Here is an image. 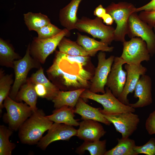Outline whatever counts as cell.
<instances>
[{"label": "cell", "mask_w": 155, "mask_h": 155, "mask_svg": "<svg viewBox=\"0 0 155 155\" xmlns=\"http://www.w3.org/2000/svg\"><path fill=\"white\" fill-rule=\"evenodd\" d=\"M52 65L47 70L49 79L60 90L89 89L95 71L89 56H73L55 51Z\"/></svg>", "instance_id": "6da1fadb"}, {"label": "cell", "mask_w": 155, "mask_h": 155, "mask_svg": "<svg viewBox=\"0 0 155 155\" xmlns=\"http://www.w3.org/2000/svg\"><path fill=\"white\" fill-rule=\"evenodd\" d=\"M53 122L48 119L42 110L38 109L33 112L19 129L21 142L29 145L37 144Z\"/></svg>", "instance_id": "7a4b0ae2"}, {"label": "cell", "mask_w": 155, "mask_h": 155, "mask_svg": "<svg viewBox=\"0 0 155 155\" xmlns=\"http://www.w3.org/2000/svg\"><path fill=\"white\" fill-rule=\"evenodd\" d=\"M104 93L99 94L86 89L80 97L84 100H92L101 104L103 109H100V111L104 115H113L125 112H135V108L120 102L108 88L106 87Z\"/></svg>", "instance_id": "3957f363"}, {"label": "cell", "mask_w": 155, "mask_h": 155, "mask_svg": "<svg viewBox=\"0 0 155 155\" xmlns=\"http://www.w3.org/2000/svg\"><path fill=\"white\" fill-rule=\"evenodd\" d=\"M136 8L132 4L126 2L111 3L106 8V13L112 17L117 24L114 31V40L123 42L127 34L128 20Z\"/></svg>", "instance_id": "277c9868"}, {"label": "cell", "mask_w": 155, "mask_h": 155, "mask_svg": "<svg viewBox=\"0 0 155 155\" xmlns=\"http://www.w3.org/2000/svg\"><path fill=\"white\" fill-rule=\"evenodd\" d=\"M76 29L80 31L87 32L94 38L101 40L100 41L108 45L114 40L113 27L104 24L102 18L96 17L90 19L82 17L78 19L76 24Z\"/></svg>", "instance_id": "5b68a950"}, {"label": "cell", "mask_w": 155, "mask_h": 155, "mask_svg": "<svg viewBox=\"0 0 155 155\" xmlns=\"http://www.w3.org/2000/svg\"><path fill=\"white\" fill-rule=\"evenodd\" d=\"M69 31L65 28L49 38L41 39L34 38L30 46L31 56L41 64H44L46 58L55 50L63 38L69 35Z\"/></svg>", "instance_id": "8992f818"}, {"label": "cell", "mask_w": 155, "mask_h": 155, "mask_svg": "<svg viewBox=\"0 0 155 155\" xmlns=\"http://www.w3.org/2000/svg\"><path fill=\"white\" fill-rule=\"evenodd\" d=\"M30 46L29 43L24 57L14 62L15 80L9 96L14 100L21 86L26 82L30 70L33 68L39 69L41 67V63L31 56Z\"/></svg>", "instance_id": "52a82bcc"}, {"label": "cell", "mask_w": 155, "mask_h": 155, "mask_svg": "<svg viewBox=\"0 0 155 155\" xmlns=\"http://www.w3.org/2000/svg\"><path fill=\"white\" fill-rule=\"evenodd\" d=\"M3 105L7 111L5 117L9 127L13 131L19 129L33 113L26 103L17 102L9 96L4 100Z\"/></svg>", "instance_id": "ba28073f"}, {"label": "cell", "mask_w": 155, "mask_h": 155, "mask_svg": "<svg viewBox=\"0 0 155 155\" xmlns=\"http://www.w3.org/2000/svg\"><path fill=\"white\" fill-rule=\"evenodd\" d=\"M123 52L120 57L126 64L139 65L142 62L150 60V54L146 42L141 38L134 37L123 42Z\"/></svg>", "instance_id": "9c48e42d"}, {"label": "cell", "mask_w": 155, "mask_h": 155, "mask_svg": "<svg viewBox=\"0 0 155 155\" xmlns=\"http://www.w3.org/2000/svg\"><path fill=\"white\" fill-rule=\"evenodd\" d=\"M137 12L132 13L128 20L127 34L131 38L140 37L144 41L151 56L155 54V34L152 28L142 21Z\"/></svg>", "instance_id": "30bf717a"}, {"label": "cell", "mask_w": 155, "mask_h": 155, "mask_svg": "<svg viewBox=\"0 0 155 155\" xmlns=\"http://www.w3.org/2000/svg\"><path fill=\"white\" fill-rule=\"evenodd\" d=\"M115 57L111 56L106 58L105 53L100 51L97 55L98 65L93 77L90 80L89 90L91 92L104 94L108 75L111 71Z\"/></svg>", "instance_id": "8fae6325"}, {"label": "cell", "mask_w": 155, "mask_h": 155, "mask_svg": "<svg viewBox=\"0 0 155 155\" xmlns=\"http://www.w3.org/2000/svg\"><path fill=\"white\" fill-rule=\"evenodd\" d=\"M114 125L116 131L122 137H128L137 129L140 122L138 115L133 113L125 112L113 115H103Z\"/></svg>", "instance_id": "7c38bea8"}, {"label": "cell", "mask_w": 155, "mask_h": 155, "mask_svg": "<svg viewBox=\"0 0 155 155\" xmlns=\"http://www.w3.org/2000/svg\"><path fill=\"white\" fill-rule=\"evenodd\" d=\"M48 131L47 134L37 144V146L43 150L54 142L69 140L72 137L76 136L77 132V130L73 126L55 123H53Z\"/></svg>", "instance_id": "4fadbf2b"}, {"label": "cell", "mask_w": 155, "mask_h": 155, "mask_svg": "<svg viewBox=\"0 0 155 155\" xmlns=\"http://www.w3.org/2000/svg\"><path fill=\"white\" fill-rule=\"evenodd\" d=\"M125 64V62L120 57H115L106 84L117 98L122 93L126 82L127 73L123 69Z\"/></svg>", "instance_id": "5bb4252c"}, {"label": "cell", "mask_w": 155, "mask_h": 155, "mask_svg": "<svg viewBox=\"0 0 155 155\" xmlns=\"http://www.w3.org/2000/svg\"><path fill=\"white\" fill-rule=\"evenodd\" d=\"M125 68L127 73L126 82L122 93L117 98L123 104L129 105L127 96L134 90L140 77L146 74L147 69L141 64L136 65L127 64L125 65Z\"/></svg>", "instance_id": "9a60e30c"}, {"label": "cell", "mask_w": 155, "mask_h": 155, "mask_svg": "<svg viewBox=\"0 0 155 155\" xmlns=\"http://www.w3.org/2000/svg\"><path fill=\"white\" fill-rule=\"evenodd\" d=\"M152 80L150 76L145 74L140 77L134 90V97L138 100L129 105L135 108L149 105L152 103Z\"/></svg>", "instance_id": "2e32d148"}, {"label": "cell", "mask_w": 155, "mask_h": 155, "mask_svg": "<svg viewBox=\"0 0 155 155\" xmlns=\"http://www.w3.org/2000/svg\"><path fill=\"white\" fill-rule=\"evenodd\" d=\"M79 126L76 136L84 141L99 140L106 133L101 124L93 120H83L79 122Z\"/></svg>", "instance_id": "e0dca14e"}, {"label": "cell", "mask_w": 155, "mask_h": 155, "mask_svg": "<svg viewBox=\"0 0 155 155\" xmlns=\"http://www.w3.org/2000/svg\"><path fill=\"white\" fill-rule=\"evenodd\" d=\"M100 108H96L90 106L80 97L75 107L74 112L75 113L80 115L82 120H93L107 125H110L111 123L100 112Z\"/></svg>", "instance_id": "ac0fdd59"}, {"label": "cell", "mask_w": 155, "mask_h": 155, "mask_svg": "<svg viewBox=\"0 0 155 155\" xmlns=\"http://www.w3.org/2000/svg\"><path fill=\"white\" fill-rule=\"evenodd\" d=\"M82 0H71L59 11V18L61 25L69 31L76 29L75 25L78 19L77 13Z\"/></svg>", "instance_id": "d6986e66"}, {"label": "cell", "mask_w": 155, "mask_h": 155, "mask_svg": "<svg viewBox=\"0 0 155 155\" xmlns=\"http://www.w3.org/2000/svg\"><path fill=\"white\" fill-rule=\"evenodd\" d=\"M76 42L83 47L90 56H94L99 51L103 52H112L114 49L113 46H109L108 44L98 41L86 35L77 33Z\"/></svg>", "instance_id": "ffe728a7"}, {"label": "cell", "mask_w": 155, "mask_h": 155, "mask_svg": "<svg viewBox=\"0 0 155 155\" xmlns=\"http://www.w3.org/2000/svg\"><path fill=\"white\" fill-rule=\"evenodd\" d=\"M74 108L67 106L55 109L52 114L46 116L51 121L55 123H63L77 127L79 125L78 120L74 118Z\"/></svg>", "instance_id": "44dd1931"}, {"label": "cell", "mask_w": 155, "mask_h": 155, "mask_svg": "<svg viewBox=\"0 0 155 155\" xmlns=\"http://www.w3.org/2000/svg\"><path fill=\"white\" fill-rule=\"evenodd\" d=\"M85 90L81 88L66 91L60 90L52 100L54 107L57 109L67 106L74 108L81 94Z\"/></svg>", "instance_id": "7402d4cb"}, {"label": "cell", "mask_w": 155, "mask_h": 155, "mask_svg": "<svg viewBox=\"0 0 155 155\" xmlns=\"http://www.w3.org/2000/svg\"><path fill=\"white\" fill-rule=\"evenodd\" d=\"M35 84L28 78L21 86L15 99L17 102L24 101L32 108L33 112L38 109L36 107L38 95L34 88Z\"/></svg>", "instance_id": "603a6c76"}, {"label": "cell", "mask_w": 155, "mask_h": 155, "mask_svg": "<svg viewBox=\"0 0 155 155\" xmlns=\"http://www.w3.org/2000/svg\"><path fill=\"white\" fill-rule=\"evenodd\" d=\"M22 58L14 51L12 45L8 41L0 38V65L13 68L14 62Z\"/></svg>", "instance_id": "cb8c5ba5"}, {"label": "cell", "mask_w": 155, "mask_h": 155, "mask_svg": "<svg viewBox=\"0 0 155 155\" xmlns=\"http://www.w3.org/2000/svg\"><path fill=\"white\" fill-rule=\"evenodd\" d=\"M29 79L34 84L40 83L45 87L48 93V100H52L60 91L57 86L47 79L44 74L43 68L41 66Z\"/></svg>", "instance_id": "d4e9b609"}, {"label": "cell", "mask_w": 155, "mask_h": 155, "mask_svg": "<svg viewBox=\"0 0 155 155\" xmlns=\"http://www.w3.org/2000/svg\"><path fill=\"white\" fill-rule=\"evenodd\" d=\"M117 144L111 149L106 151L104 155H137L134 150L136 146L135 140L128 137L117 138Z\"/></svg>", "instance_id": "484cf974"}, {"label": "cell", "mask_w": 155, "mask_h": 155, "mask_svg": "<svg viewBox=\"0 0 155 155\" xmlns=\"http://www.w3.org/2000/svg\"><path fill=\"white\" fill-rule=\"evenodd\" d=\"M25 23L30 31H36L42 27L51 23L48 16L41 13L28 12L24 14Z\"/></svg>", "instance_id": "4316f807"}, {"label": "cell", "mask_w": 155, "mask_h": 155, "mask_svg": "<svg viewBox=\"0 0 155 155\" xmlns=\"http://www.w3.org/2000/svg\"><path fill=\"white\" fill-rule=\"evenodd\" d=\"M106 142V140L94 142L84 141L76 148L75 152L81 155L84 154L86 150H88L91 155H104L107 151Z\"/></svg>", "instance_id": "83f0119b"}, {"label": "cell", "mask_w": 155, "mask_h": 155, "mask_svg": "<svg viewBox=\"0 0 155 155\" xmlns=\"http://www.w3.org/2000/svg\"><path fill=\"white\" fill-rule=\"evenodd\" d=\"M58 47L60 52L69 55L73 56H89L83 47L76 42L73 41L65 37L61 40Z\"/></svg>", "instance_id": "f1b7e54d"}, {"label": "cell", "mask_w": 155, "mask_h": 155, "mask_svg": "<svg viewBox=\"0 0 155 155\" xmlns=\"http://www.w3.org/2000/svg\"><path fill=\"white\" fill-rule=\"evenodd\" d=\"M13 131L4 125L0 126V155H11L15 144L10 142L9 137Z\"/></svg>", "instance_id": "f546056e"}, {"label": "cell", "mask_w": 155, "mask_h": 155, "mask_svg": "<svg viewBox=\"0 0 155 155\" xmlns=\"http://www.w3.org/2000/svg\"><path fill=\"white\" fill-rule=\"evenodd\" d=\"M12 74H5L3 70L0 71V111L4 107L3 101L8 96L11 85L14 81Z\"/></svg>", "instance_id": "4dcf8cb0"}, {"label": "cell", "mask_w": 155, "mask_h": 155, "mask_svg": "<svg viewBox=\"0 0 155 155\" xmlns=\"http://www.w3.org/2000/svg\"><path fill=\"white\" fill-rule=\"evenodd\" d=\"M62 30L61 29L51 23L40 28L36 32L39 39H45L51 37L58 34Z\"/></svg>", "instance_id": "1f68e13d"}, {"label": "cell", "mask_w": 155, "mask_h": 155, "mask_svg": "<svg viewBox=\"0 0 155 155\" xmlns=\"http://www.w3.org/2000/svg\"><path fill=\"white\" fill-rule=\"evenodd\" d=\"M134 150L139 154L155 155V139L151 138L145 144L141 146H135Z\"/></svg>", "instance_id": "d6a6232c"}, {"label": "cell", "mask_w": 155, "mask_h": 155, "mask_svg": "<svg viewBox=\"0 0 155 155\" xmlns=\"http://www.w3.org/2000/svg\"><path fill=\"white\" fill-rule=\"evenodd\" d=\"M140 18L153 28L155 26V10L142 11L138 15Z\"/></svg>", "instance_id": "836d02e7"}, {"label": "cell", "mask_w": 155, "mask_h": 155, "mask_svg": "<svg viewBox=\"0 0 155 155\" xmlns=\"http://www.w3.org/2000/svg\"><path fill=\"white\" fill-rule=\"evenodd\" d=\"M145 127L149 135L155 134V110L149 115L146 121Z\"/></svg>", "instance_id": "e575fe53"}, {"label": "cell", "mask_w": 155, "mask_h": 155, "mask_svg": "<svg viewBox=\"0 0 155 155\" xmlns=\"http://www.w3.org/2000/svg\"><path fill=\"white\" fill-rule=\"evenodd\" d=\"M34 88L38 96L47 99L48 93L45 87L40 83L35 84Z\"/></svg>", "instance_id": "d590c367"}, {"label": "cell", "mask_w": 155, "mask_h": 155, "mask_svg": "<svg viewBox=\"0 0 155 155\" xmlns=\"http://www.w3.org/2000/svg\"><path fill=\"white\" fill-rule=\"evenodd\" d=\"M155 10V0H151L145 5L140 7L136 8L135 12L141 11H153Z\"/></svg>", "instance_id": "8d00e7d4"}, {"label": "cell", "mask_w": 155, "mask_h": 155, "mask_svg": "<svg viewBox=\"0 0 155 155\" xmlns=\"http://www.w3.org/2000/svg\"><path fill=\"white\" fill-rule=\"evenodd\" d=\"M106 13V8H104L101 4L99 5L96 7L94 11V15L101 18Z\"/></svg>", "instance_id": "74e56055"}, {"label": "cell", "mask_w": 155, "mask_h": 155, "mask_svg": "<svg viewBox=\"0 0 155 155\" xmlns=\"http://www.w3.org/2000/svg\"><path fill=\"white\" fill-rule=\"evenodd\" d=\"M102 18L103 22L108 25H111L114 21L111 16L107 13H106Z\"/></svg>", "instance_id": "f35d334b"}, {"label": "cell", "mask_w": 155, "mask_h": 155, "mask_svg": "<svg viewBox=\"0 0 155 155\" xmlns=\"http://www.w3.org/2000/svg\"><path fill=\"white\" fill-rule=\"evenodd\" d=\"M153 28H154V33H155V26H154V27H153Z\"/></svg>", "instance_id": "ab89813d"}]
</instances>
